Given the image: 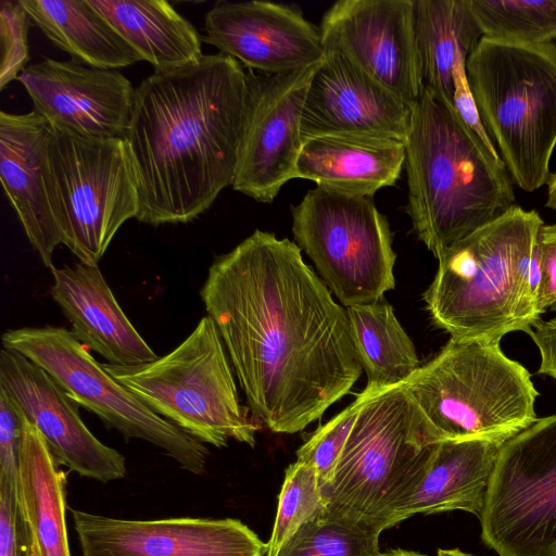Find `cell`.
<instances>
[{"instance_id": "cell-1", "label": "cell", "mask_w": 556, "mask_h": 556, "mask_svg": "<svg viewBox=\"0 0 556 556\" xmlns=\"http://www.w3.org/2000/svg\"><path fill=\"white\" fill-rule=\"evenodd\" d=\"M200 294L250 409L273 432L304 430L361 377L346 308L288 238L256 229L213 261Z\"/></svg>"}, {"instance_id": "cell-2", "label": "cell", "mask_w": 556, "mask_h": 556, "mask_svg": "<svg viewBox=\"0 0 556 556\" xmlns=\"http://www.w3.org/2000/svg\"><path fill=\"white\" fill-rule=\"evenodd\" d=\"M245 97L247 72L219 52L140 83L125 137L139 222L189 223L232 186Z\"/></svg>"}, {"instance_id": "cell-3", "label": "cell", "mask_w": 556, "mask_h": 556, "mask_svg": "<svg viewBox=\"0 0 556 556\" xmlns=\"http://www.w3.org/2000/svg\"><path fill=\"white\" fill-rule=\"evenodd\" d=\"M404 166L405 211L437 258L515 205L514 182L496 148L451 102L425 87L412 106Z\"/></svg>"}, {"instance_id": "cell-4", "label": "cell", "mask_w": 556, "mask_h": 556, "mask_svg": "<svg viewBox=\"0 0 556 556\" xmlns=\"http://www.w3.org/2000/svg\"><path fill=\"white\" fill-rule=\"evenodd\" d=\"M539 213L514 205L448 247L424 293L433 325L452 339L501 342L541 318L530 286Z\"/></svg>"}, {"instance_id": "cell-5", "label": "cell", "mask_w": 556, "mask_h": 556, "mask_svg": "<svg viewBox=\"0 0 556 556\" xmlns=\"http://www.w3.org/2000/svg\"><path fill=\"white\" fill-rule=\"evenodd\" d=\"M330 483L326 508L381 532L414 494L442 442L404 383L367 384Z\"/></svg>"}, {"instance_id": "cell-6", "label": "cell", "mask_w": 556, "mask_h": 556, "mask_svg": "<svg viewBox=\"0 0 556 556\" xmlns=\"http://www.w3.org/2000/svg\"><path fill=\"white\" fill-rule=\"evenodd\" d=\"M482 124L514 185H547L556 147V43L513 45L482 37L466 61Z\"/></svg>"}, {"instance_id": "cell-7", "label": "cell", "mask_w": 556, "mask_h": 556, "mask_svg": "<svg viewBox=\"0 0 556 556\" xmlns=\"http://www.w3.org/2000/svg\"><path fill=\"white\" fill-rule=\"evenodd\" d=\"M404 386L441 441L508 440L538 419L531 375L500 342L450 338Z\"/></svg>"}, {"instance_id": "cell-8", "label": "cell", "mask_w": 556, "mask_h": 556, "mask_svg": "<svg viewBox=\"0 0 556 556\" xmlns=\"http://www.w3.org/2000/svg\"><path fill=\"white\" fill-rule=\"evenodd\" d=\"M103 368L153 412L198 441L254 447L260 426L241 405L220 334L210 316L173 351L137 366Z\"/></svg>"}, {"instance_id": "cell-9", "label": "cell", "mask_w": 556, "mask_h": 556, "mask_svg": "<svg viewBox=\"0 0 556 556\" xmlns=\"http://www.w3.org/2000/svg\"><path fill=\"white\" fill-rule=\"evenodd\" d=\"M47 180L62 244L80 263L98 265L117 230L139 211L125 139L86 137L50 126Z\"/></svg>"}, {"instance_id": "cell-10", "label": "cell", "mask_w": 556, "mask_h": 556, "mask_svg": "<svg viewBox=\"0 0 556 556\" xmlns=\"http://www.w3.org/2000/svg\"><path fill=\"white\" fill-rule=\"evenodd\" d=\"M291 215L294 242L344 307L380 301L394 289L392 232L372 197L316 186Z\"/></svg>"}, {"instance_id": "cell-11", "label": "cell", "mask_w": 556, "mask_h": 556, "mask_svg": "<svg viewBox=\"0 0 556 556\" xmlns=\"http://www.w3.org/2000/svg\"><path fill=\"white\" fill-rule=\"evenodd\" d=\"M2 346L41 367L108 428L155 445L193 475L205 472L208 450L204 443L157 415L114 379L72 331L54 326L10 329L2 334Z\"/></svg>"}, {"instance_id": "cell-12", "label": "cell", "mask_w": 556, "mask_h": 556, "mask_svg": "<svg viewBox=\"0 0 556 556\" xmlns=\"http://www.w3.org/2000/svg\"><path fill=\"white\" fill-rule=\"evenodd\" d=\"M479 519L498 556H556V414L503 444Z\"/></svg>"}, {"instance_id": "cell-13", "label": "cell", "mask_w": 556, "mask_h": 556, "mask_svg": "<svg viewBox=\"0 0 556 556\" xmlns=\"http://www.w3.org/2000/svg\"><path fill=\"white\" fill-rule=\"evenodd\" d=\"M320 63V62H319ZM319 63L286 74L247 72V97L232 188L271 203L296 178L303 147L301 118Z\"/></svg>"}, {"instance_id": "cell-14", "label": "cell", "mask_w": 556, "mask_h": 556, "mask_svg": "<svg viewBox=\"0 0 556 556\" xmlns=\"http://www.w3.org/2000/svg\"><path fill=\"white\" fill-rule=\"evenodd\" d=\"M326 52H338L406 104L418 100L424 83L413 0H339L318 26Z\"/></svg>"}, {"instance_id": "cell-15", "label": "cell", "mask_w": 556, "mask_h": 556, "mask_svg": "<svg viewBox=\"0 0 556 556\" xmlns=\"http://www.w3.org/2000/svg\"><path fill=\"white\" fill-rule=\"evenodd\" d=\"M81 556H264V543L233 518L121 519L71 509Z\"/></svg>"}, {"instance_id": "cell-16", "label": "cell", "mask_w": 556, "mask_h": 556, "mask_svg": "<svg viewBox=\"0 0 556 556\" xmlns=\"http://www.w3.org/2000/svg\"><path fill=\"white\" fill-rule=\"evenodd\" d=\"M0 387L40 432L60 465L100 482L125 477V457L87 428L78 404L41 367L2 349Z\"/></svg>"}, {"instance_id": "cell-17", "label": "cell", "mask_w": 556, "mask_h": 556, "mask_svg": "<svg viewBox=\"0 0 556 556\" xmlns=\"http://www.w3.org/2000/svg\"><path fill=\"white\" fill-rule=\"evenodd\" d=\"M17 80L50 126L86 137L125 139L136 88L119 71L45 58L26 66Z\"/></svg>"}, {"instance_id": "cell-18", "label": "cell", "mask_w": 556, "mask_h": 556, "mask_svg": "<svg viewBox=\"0 0 556 556\" xmlns=\"http://www.w3.org/2000/svg\"><path fill=\"white\" fill-rule=\"evenodd\" d=\"M202 39L249 70L273 75L317 64L326 55L319 28L299 8L263 0L215 2Z\"/></svg>"}, {"instance_id": "cell-19", "label": "cell", "mask_w": 556, "mask_h": 556, "mask_svg": "<svg viewBox=\"0 0 556 556\" xmlns=\"http://www.w3.org/2000/svg\"><path fill=\"white\" fill-rule=\"evenodd\" d=\"M412 106L338 52L328 51L306 93L303 141L353 136L405 142Z\"/></svg>"}, {"instance_id": "cell-20", "label": "cell", "mask_w": 556, "mask_h": 556, "mask_svg": "<svg viewBox=\"0 0 556 556\" xmlns=\"http://www.w3.org/2000/svg\"><path fill=\"white\" fill-rule=\"evenodd\" d=\"M49 123L35 111L0 112V178L31 247L46 267L61 235L51 207L47 180Z\"/></svg>"}, {"instance_id": "cell-21", "label": "cell", "mask_w": 556, "mask_h": 556, "mask_svg": "<svg viewBox=\"0 0 556 556\" xmlns=\"http://www.w3.org/2000/svg\"><path fill=\"white\" fill-rule=\"evenodd\" d=\"M51 295L72 332L108 364L137 366L159 358L126 316L98 265L51 267Z\"/></svg>"}, {"instance_id": "cell-22", "label": "cell", "mask_w": 556, "mask_h": 556, "mask_svg": "<svg viewBox=\"0 0 556 556\" xmlns=\"http://www.w3.org/2000/svg\"><path fill=\"white\" fill-rule=\"evenodd\" d=\"M405 164V142L353 136L307 139L296 164V178L334 192L374 197L394 186Z\"/></svg>"}, {"instance_id": "cell-23", "label": "cell", "mask_w": 556, "mask_h": 556, "mask_svg": "<svg viewBox=\"0 0 556 556\" xmlns=\"http://www.w3.org/2000/svg\"><path fill=\"white\" fill-rule=\"evenodd\" d=\"M503 439L445 440L427 472L396 517L464 510L481 516Z\"/></svg>"}, {"instance_id": "cell-24", "label": "cell", "mask_w": 556, "mask_h": 556, "mask_svg": "<svg viewBox=\"0 0 556 556\" xmlns=\"http://www.w3.org/2000/svg\"><path fill=\"white\" fill-rule=\"evenodd\" d=\"M88 2L155 72L184 67L203 55L194 26L165 0Z\"/></svg>"}, {"instance_id": "cell-25", "label": "cell", "mask_w": 556, "mask_h": 556, "mask_svg": "<svg viewBox=\"0 0 556 556\" xmlns=\"http://www.w3.org/2000/svg\"><path fill=\"white\" fill-rule=\"evenodd\" d=\"M26 418L18 465V498L39 556H71L65 518L66 475Z\"/></svg>"}, {"instance_id": "cell-26", "label": "cell", "mask_w": 556, "mask_h": 556, "mask_svg": "<svg viewBox=\"0 0 556 556\" xmlns=\"http://www.w3.org/2000/svg\"><path fill=\"white\" fill-rule=\"evenodd\" d=\"M21 3L42 34L76 62L118 70L142 61L88 0H21Z\"/></svg>"}, {"instance_id": "cell-27", "label": "cell", "mask_w": 556, "mask_h": 556, "mask_svg": "<svg viewBox=\"0 0 556 556\" xmlns=\"http://www.w3.org/2000/svg\"><path fill=\"white\" fill-rule=\"evenodd\" d=\"M414 28L424 87L453 104V70L482 36L469 0H413Z\"/></svg>"}, {"instance_id": "cell-28", "label": "cell", "mask_w": 556, "mask_h": 556, "mask_svg": "<svg viewBox=\"0 0 556 556\" xmlns=\"http://www.w3.org/2000/svg\"><path fill=\"white\" fill-rule=\"evenodd\" d=\"M345 308L367 384H401L418 370L416 348L389 303L377 301Z\"/></svg>"}, {"instance_id": "cell-29", "label": "cell", "mask_w": 556, "mask_h": 556, "mask_svg": "<svg viewBox=\"0 0 556 556\" xmlns=\"http://www.w3.org/2000/svg\"><path fill=\"white\" fill-rule=\"evenodd\" d=\"M381 531L325 508L289 538L275 556H377Z\"/></svg>"}, {"instance_id": "cell-30", "label": "cell", "mask_w": 556, "mask_h": 556, "mask_svg": "<svg viewBox=\"0 0 556 556\" xmlns=\"http://www.w3.org/2000/svg\"><path fill=\"white\" fill-rule=\"evenodd\" d=\"M482 36L513 45L556 40V0H469Z\"/></svg>"}, {"instance_id": "cell-31", "label": "cell", "mask_w": 556, "mask_h": 556, "mask_svg": "<svg viewBox=\"0 0 556 556\" xmlns=\"http://www.w3.org/2000/svg\"><path fill=\"white\" fill-rule=\"evenodd\" d=\"M326 508L316 471L295 460L285 472L266 556H275L301 526Z\"/></svg>"}, {"instance_id": "cell-32", "label": "cell", "mask_w": 556, "mask_h": 556, "mask_svg": "<svg viewBox=\"0 0 556 556\" xmlns=\"http://www.w3.org/2000/svg\"><path fill=\"white\" fill-rule=\"evenodd\" d=\"M363 400L362 391L348 407L313 432L296 451V460L309 465L316 471L320 488L330 483L333 478Z\"/></svg>"}, {"instance_id": "cell-33", "label": "cell", "mask_w": 556, "mask_h": 556, "mask_svg": "<svg viewBox=\"0 0 556 556\" xmlns=\"http://www.w3.org/2000/svg\"><path fill=\"white\" fill-rule=\"evenodd\" d=\"M30 22L21 0L0 1V90L17 80L29 61Z\"/></svg>"}, {"instance_id": "cell-34", "label": "cell", "mask_w": 556, "mask_h": 556, "mask_svg": "<svg viewBox=\"0 0 556 556\" xmlns=\"http://www.w3.org/2000/svg\"><path fill=\"white\" fill-rule=\"evenodd\" d=\"M31 539L24 519L18 490L0 478V556H30Z\"/></svg>"}, {"instance_id": "cell-35", "label": "cell", "mask_w": 556, "mask_h": 556, "mask_svg": "<svg viewBox=\"0 0 556 556\" xmlns=\"http://www.w3.org/2000/svg\"><path fill=\"white\" fill-rule=\"evenodd\" d=\"M25 415L0 387V478L17 488Z\"/></svg>"}, {"instance_id": "cell-36", "label": "cell", "mask_w": 556, "mask_h": 556, "mask_svg": "<svg viewBox=\"0 0 556 556\" xmlns=\"http://www.w3.org/2000/svg\"><path fill=\"white\" fill-rule=\"evenodd\" d=\"M536 249L541 267L538 309L542 315L546 311H556V224L541 226Z\"/></svg>"}, {"instance_id": "cell-37", "label": "cell", "mask_w": 556, "mask_h": 556, "mask_svg": "<svg viewBox=\"0 0 556 556\" xmlns=\"http://www.w3.org/2000/svg\"><path fill=\"white\" fill-rule=\"evenodd\" d=\"M467 58L459 56L453 70V106L463 121L488 144L494 146L491 141L479 115L475 99L472 97L467 75Z\"/></svg>"}, {"instance_id": "cell-38", "label": "cell", "mask_w": 556, "mask_h": 556, "mask_svg": "<svg viewBox=\"0 0 556 556\" xmlns=\"http://www.w3.org/2000/svg\"><path fill=\"white\" fill-rule=\"evenodd\" d=\"M528 334L540 352L541 363L538 374L546 375L556 381V318L540 319Z\"/></svg>"}, {"instance_id": "cell-39", "label": "cell", "mask_w": 556, "mask_h": 556, "mask_svg": "<svg viewBox=\"0 0 556 556\" xmlns=\"http://www.w3.org/2000/svg\"><path fill=\"white\" fill-rule=\"evenodd\" d=\"M545 205L556 211V172L552 174L547 182V198Z\"/></svg>"}, {"instance_id": "cell-40", "label": "cell", "mask_w": 556, "mask_h": 556, "mask_svg": "<svg viewBox=\"0 0 556 556\" xmlns=\"http://www.w3.org/2000/svg\"><path fill=\"white\" fill-rule=\"evenodd\" d=\"M377 556H426L418 552L406 551L402 548L391 549L386 553H379Z\"/></svg>"}, {"instance_id": "cell-41", "label": "cell", "mask_w": 556, "mask_h": 556, "mask_svg": "<svg viewBox=\"0 0 556 556\" xmlns=\"http://www.w3.org/2000/svg\"><path fill=\"white\" fill-rule=\"evenodd\" d=\"M437 556H473V555L467 554L458 548H452V549H438Z\"/></svg>"}, {"instance_id": "cell-42", "label": "cell", "mask_w": 556, "mask_h": 556, "mask_svg": "<svg viewBox=\"0 0 556 556\" xmlns=\"http://www.w3.org/2000/svg\"><path fill=\"white\" fill-rule=\"evenodd\" d=\"M30 556H39L38 551L35 546V544L31 541V555Z\"/></svg>"}]
</instances>
